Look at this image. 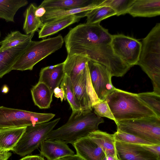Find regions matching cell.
<instances>
[{
	"label": "cell",
	"instance_id": "1",
	"mask_svg": "<svg viewBox=\"0 0 160 160\" xmlns=\"http://www.w3.org/2000/svg\"><path fill=\"white\" fill-rule=\"evenodd\" d=\"M103 119L96 115L93 110L72 112L67 122L51 131L47 139L59 140L72 145L80 138L98 130Z\"/></svg>",
	"mask_w": 160,
	"mask_h": 160
},
{
	"label": "cell",
	"instance_id": "2",
	"mask_svg": "<svg viewBox=\"0 0 160 160\" xmlns=\"http://www.w3.org/2000/svg\"><path fill=\"white\" fill-rule=\"evenodd\" d=\"M117 122L157 116L137 94L115 88L105 99Z\"/></svg>",
	"mask_w": 160,
	"mask_h": 160
},
{
	"label": "cell",
	"instance_id": "3",
	"mask_svg": "<svg viewBox=\"0 0 160 160\" xmlns=\"http://www.w3.org/2000/svg\"><path fill=\"white\" fill-rule=\"evenodd\" d=\"M137 65L151 79L153 92L160 95V23H157L142 40Z\"/></svg>",
	"mask_w": 160,
	"mask_h": 160
},
{
	"label": "cell",
	"instance_id": "4",
	"mask_svg": "<svg viewBox=\"0 0 160 160\" xmlns=\"http://www.w3.org/2000/svg\"><path fill=\"white\" fill-rule=\"evenodd\" d=\"M64 42L61 35L38 41H32L14 65L12 70H32L37 63L61 48Z\"/></svg>",
	"mask_w": 160,
	"mask_h": 160
},
{
	"label": "cell",
	"instance_id": "5",
	"mask_svg": "<svg viewBox=\"0 0 160 160\" xmlns=\"http://www.w3.org/2000/svg\"><path fill=\"white\" fill-rule=\"evenodd\" d=\"M60 119L28 126L16 145L12 150L14 153L24 156L38 148L47 138Z\"/></svg>",
	"mask_w": 160,
	"mask_h": 160
},
{
	"label": "cell",
	"instance_id": "6",
	"mask_svg": "<svg viewBox=\"0 0 160 160\" xmlns=\"http://www.w3.org/2000/svg\"><path fill=\"white\" fill-rule=\"evenodd\" d=\"M55 115L0 106V129L33 125L48 122Z\"/></svg>",
	"mask_w": 160,
	"mask_h": 160
},
{
	"label": "cell",
	"instance_id": "7",
	"mask_svg": "<svg viewBox=\"0 0 160 160\" xmlns=\"http://www.w3.org/2000/svg\"><path fill=\"white\" fill-rule=\"evenodd\" d=\"M117 129L154 144H160V118L152 116L117 122Z\"/></svg>",
	"mask_w": 160,
	"mask_h": 160
},
{
	"label": "cell",
	"instance_id": "8",
	"mask_svg": "<svg viewBox=\"0 0 160 160\" xmlns=\"http://www.w3.org/2000/svg\"><path fill=\"white\" fill-rule=\"evenodd\" d=\"M111 45L114 53L130 67L137 65L141 42L132 38L120 34L112 35Z\"/></svg>",
	"mask_w": 160,
	"mask_h": 160
},
{
	"label": "cell",
	"instance_id": "9",
	"mask_svg": "<svg viewBox=\"0 0 160 160\" xmlns=\"http://www.w3.org/2000/svg\"><path fill=\"white\" fill-rule=\"evenodd\" d=\"M71 81L75 97L81 111L92 110V106L100 100L92 86L88 63L84 71Z\"/></svg>",
	"mask_w": 160,
	"mask_h": 160
},
{
	"label": "cell",
	"instance_id": "10",
	"mask_svg": "<svg viewBox=\"0 0 160 160\" xmlns=\"http://www.w3.org/2000/svg\"><path fill=\"white\" fill-rule=\"evenodd\" d=\"M87 63L94 90L99 99L104 100L115 88L111 82L112 76L103 65L90 59Z\"/></svg>",
	"mask_w": 160,
	"mask_h": 160
},
{
	"label": "cell",
	"instance_id": "11",
	"mask_svg": "<svg viewBox=\"0 0 160 160\" xmlns=\"http://www.w3.org/2000/svg\"><path fill=\"white\" fill-rule=\"evenodd\" d=\"M115 148L120 160H160V157L145 145L116 141Z\"/></svg>",
	"mask_w": 160,
	"mask_h": 160
},
{
	"label": "cell",
	"instance_id": "12",
	"mask_svg": "<svg viewBox=\"0 0 160 160\" xmlns=\"http://www.w3.org/2000/svg\"><path fill=\"white\" fill-rule=\"evenodd\" d=\"M40 155L48 160H58L75 154L65 142L59 140L46 139L40 146Z\"/></svg>",
	"mask_w": 160,
	"mask_h": 160
},
{
	"label": "cell",
	"instance_id": "13",
	"mask_svg": "<svg viewBox=\"0 0 160 160\" xmlns=\"http://www.w3.org/2000/svg\"><path fill=\"white\" fill-rule=\"evenodd\" d=\"M72 145L77 154L85 160H103L106 157L101 148L88 135L79 139Z\"/></svg>",
	"mask_w": 160,
	"mask_h": 160
},
{
	"label": "cell",
	"instance_id": "14",
	"mask_svg": "<svg viewBox=\"0 0 160 160\" xmlns=\"http://www.w3.org/2000/svg\"><path fill=\"white\" fill-rule=\"evenodd\" d=\"M32 39L16 47L0 50V79L12 70L14 65L25 51Z\"/></svg>",
	"mask_w": 160,
	"mask_h": 160
},
{
	"label": "cell",
	"instance_id": "15",
	"mask_svg": "<svg viewBox=\"0 0 160 160\" xmlns=\"http://www.w3.org/2000/svg\"><path fill=\"white\" fill-rule=\"evenodd\" d=\"M80 15H72L57 18L44 23L38 31V38H44L55 34L68 26L79 22Z\"/></svg>",
	"mask_w": 160,
	"mask_h": 160
},
{
	"label": "cell",
	"instance_id": "16",
	"mask_svg": "<svg viewBox=\"0 0 160 160\" xmlns=\"http://www.w3.org/2000/svg\"><path fill=\"white\" fill-rule=\"evenodd\" d=\"M65 74L63 62L48 66L41 69L38 82L46 84L53 93L54 90L59 87Z\"/></svg>",
	"mask_w": 160,
	"mask_h": 160
},
{
	"label": "cell",
	"instance_id": "17",
	"mask_svg": "<svg viewBox=\"0 0 160 160\" xmlns=\"http://www.w3.org/2000/svg\"><path fill=\"white\" fill-rule=\"evenodd\" d=\"M128 13L133 17H152L160 15V0H135Z\"/></svg>",
	"mask_w": 160,
	"mask_h": 160
},
{
	"label": "cell",
	"instance_id": "18",
	"mask_svg": "<svg viewBox=\"0 0 160 160\" xmlns=\"http://www.w3.org/2000/svg\"><path fill=\"white\" fill-rule=\"evenodd\" d=\"M104 1L95 0L90 5L81 8L46 10V13L40 18L44 23L57 18L70 15H81L82 17H83L85 13L99 6Z\"/></svg>",
	"mask_w": 160,
	"mask_h": 160
},
{
	"label": "cell",
	"instance_id": "19",
	"mask_svg": "<svg viewBox=\"0 0 160 160\" xmlns=\"http://www.w3.org/2000/svg\"><path fill=\"white\" fill-rule=\"evenodd\" d=\"M89 60L87 57L81 55L68 54L63 62L65 74L71 80L74 79L84 71Z\"/></svg>",
	"mask_w": 160,
	"mask_h": 160
},
{
	"label": "cell",
	"instance_id": "20",
	"mask_svg": "<svg viewBox=\"0 0 160 160\" xmlns=\"http://www.w3.org/2000/svg\"><path fill=\"white\" fill-rule=\"evenodd\" d=\"M26 127L0 129V152L12 151L24 132Z\"/></svg>",
	"mask_w": 160,
	"mask_h": 160
},
{
	"label": "cell",
	"instance_id": "21",
	"mask_svg": "<svg viewBox=\"0 0 160 160\" xmlns=\"http://www.w3.org/2000/svg\"><path fill=\"white\" fill-rule=\"evenodd\" d=\"M34 104L40 109L50 108L53 94L45 84L38 82L31 90Z\"/></svg>",
	"mask_w": 160,
	"mask_h": 160
},
{
	"label": "cell",
	"instance_id": "22",
	"mask_svg": "<svg viewBox=\"0 0 160 160\" xmlns=\"http://www.w3.org/2000/svg\"><path fill=\"white\" fill-rule=\"evenodd\" d=\"M88 135L101 148L106 157L117 156L113 134L98 130Z\"/></svg>",
	"mask_w": 160,
	"mask_h": 160
},
{
	"label": "cell",
	"instance_id": "23",
	"mask_svg": "<svg viewBox=\"0 0 160 160\" xmlns=\"http://www.w3.org/2000/svg\"><path fill=\"white\" fill-rule=\"evenodd\" d=\"M95 0H45L39 7L46 10L56 9H72L88 6Z\"/></svg>",
	"mask_w": 160,
	"mask_h": 160
},
{
	"label": "cell",
	"instance_id": "24",
	"mask_svg": "<svg viewBox=\"0 0 160 160\" xmlns=\"http://www.w3.org/2000/svg\"><path fill=\"white\" fill-rule=\"evenodd\" d=\"M28 3L27 0H0V18L7 22H14L17 11Z\"/></svg>",
	"mask_w": 160,
	"mask_h": 160
},
{
	"label": "cell",
	"instance_id": "25",
	"mask_svg": "<svg viewBox=\"0 0 160 160\" xmlns=\"http://www.w3.org/2000/svg\"><path fill=\"white\" fill-rule=\"evenodd\" d=\"M37 8L33 3H31L24 13V18L23 29L26 34H29L38 31L39 28L42 26L43 23L41 18L35 14Z\"/></svg>",
	"mask_w": 160,
	"mask_h": 160
},
{
	"label": "cell",
	"instance_id": "26",
	"mask_svg": "<svg viewBox=\"0 0 160 160\" xmlns=\"http://www.w3.org/2000/svg\"><path fill=\"white\" fill-rule=\"evenodd\" d=\"M35 33L23 34L18 31L11 32L0 42V50H4L16 47L32 39Z\"/></svg>",
	"mask_w": 160,
	"mask_h": 160
},
{
	"label": "cell",
	"instance_id": "27",
	"mask_svg": "<svg viewBox=\"0 0 160 160\" xmlns=\"http://www.w3.org/2000/svg\"><path fill=\"white\" fill-rule=\"evenodd\" d=\"M116 14L115 11L110 7L100 5L85 13L84 17H87L86 23L91 24L100 23L102 20Z\"/></svg>",
	"mask_w": 160,
	"mask_h": 160
},
{
	"label": "cell",
	"instance_id": "28",
	"mask_svg": "<svg viewBox=\"0 0 160 160\" xmlns=\"http://www.w3.org/2000/svg\"><path fill=\"white\" fill-rule=\"evenodd\" d=\"M64 92L65 98L68 101L72 112L81 111V107L76 100L70 78L65 74L60 84Z\"/></svg>",
	"mask_w": 160,
	"mask_h": 160
},
{
	"label": "cell",
	"instance_id": "29",
	"mask_svg": "<svg viewBox=\"0 0 160 160\" xmlns=\"http://www.w3.org/2000/svg\"><path fill=\"white\" fill-rule=\"evenodd\" d=\"M137 95L157 117L160 118V95L153 92L139 93Z\"/></svg>",
	"mask_w": 160,
	"mask_h": 160
},
{
	"label": "cell",
	"instance_id": "30",
	"mask_svg": "<svg viewBox=\"0 0 160 160\" xmlns=\"http://www.w3.org/2000/svg\"><path fill=\"white\" fill-rule=\"evenodd\" d=\"M135 0H104L100 5L108 6L119 16L128 13V11Z\"/></svg>",
	"mask_w": 160,
	"mask_h": 160
},
{
	"label": "cell",
	"instance_id": "31",
	"mask_svg": "<svg viewBox=\"0 0 160 160\" xmlns=\"http://www.w3.org/2000/svg\"><path fill=\"white\" fill-rule=\"evenodd\" d=\"M115 141L142 145H155L132 134L117 129L113 134Z\"/></svg>",
	"mask_w": 160,
	"mask_h": 160
},
{
	"label": "cell",
	"instance_id": "32",
	"mask_svg": "<svg viewBox=\"0 0 160 160\" xmlns=\"http://www.w3.org/2000/svg\"><path fill=\"white\" fill-rule=\"evenodd\" d=\"M92 108L94 113L101 117H106L113 120L116 124L117 122L109 106L107 101L104 100H100L94 104Z\"/></svg>",
	"mask_w": 160,
	"mask_h": 160
},
{
	"label": "cell",
	"instance_id": "33",
	"mask_svg": "<svg viewBox=\"0 0 160 160\" xmlns=\"http://www.w3.org/2000/svg\"><path fill=\"white\" fill-rule=\"evenodd\" d=\"M145 146L149 150L160 157V144L145 145Z\"/></svg>",
	"mask_w": 160,
	"mask_h": 160
},
{
	"label": "cell",
	"instance_id": "34",
	"mask_svg": "<svg viewBox=\"0 0 160 160\" xmlns=\"http://www.w3.org/2000/svg\"><path fill=\"white\" fill-rule=\"evenodd\" d=\"M54 96L57 98H60V100L62 102L65 98L64 93L63 89L58 87L56 88L53 91Z\"/></svg>",
	"mask_w": 160,
	"mask_h": 160
},
{
	"label": "cell",
	"instance_id": "35",
	"mask_svg": "<svg viewBox=\"0 0 160 160\" xmlns=\"http://www.w3.org/2000/svg\"><path fill=\"white\" fill-rule=\"evenodd\" d=\"M46 12V10L45 8L38 6L35 11V14L37 17L41 18L44 16Z\"/></svg>",
	"mask_w": 160,
	"mask_h": 160
},
{
	"label": "cell",
	"instance_id": "36",
	"mask_svg": "<svg viewBox=\"0 0 160 160\" xmlns=\"http://www.w3.org/2000/svg\"><path fill=\"white\" fill-rule=\"evenodd\" d=\"M58 160H85L82 157L76 154L61 158Z\"/></svg>",
	"mask_w": 160,
	"mask_h": 160
},
{
	"label": "cell",
	"instance_id": "37",
	"mask_svg": "<svg viewBox=\"0 0 160 160\" xmlns=\"http://www.w3.org/2000/svg\"><path fill=\"white\" fill-rule=\"evenodd\" d=\"M19 160H45L41 156L33 155H28L25 156Z\"/></svg>",
	"mask_w": 160,
	"mask_h": 160
},
{
	"label": "cell",
	"instance_id": "38",
	"mask_svg": "<svg viewBox=\"0 0 160 160\" xmlns=\"http://www.w3.org/2000/svg\"><path fill=\"white\" fill-rule=\"evenodd\" d=\"M11 155L9 151L0 152V160H8Z\"/></svg>",
	"mask_w": 160,
	"mask_h": 160
},
{
	"label": "cell",
	"instance_id": "39",
	"mask_svg": "<svg viewBox=\"0 0 160 160\" xmlns=\"http://www.w3.org/2000/svg\"><path fill=\"white\" fill-rule=\"evenodd\" d=\"M103 160H120L117 156L106 157Z\"/></svg>",
	"mask_w": 160,
	"mask_h": 160
},
{
	"label": "cell",
	"instance_id": "40",
	"mask_svg": "<svg viewBox=\"0 0 160 160\" xmlns=\"http://www.w3.org/2000/svg\"><path fill=\"white\" fill-rule=\"evenodd\" d=\"M8 88L7 86H4L2 89V92L3 93H7L8 92Z\"/></svg>",
	"mask_w": 160,
	"mask_h": 160
},
{
	"label": "cell",
	"instance_id": "41",
	"mask_svg": "<svg viewBox=\"0 0 160 160\" xmlns=\"http://www.w3.org/2000/svg\"><path fill=\"white\" fill-rule=\"evenodd\" d=\"M0 36H1V33H0Z\"/></svg>",
	"mask_w": 160,
	"mask_h": 160
}]
</instances>
